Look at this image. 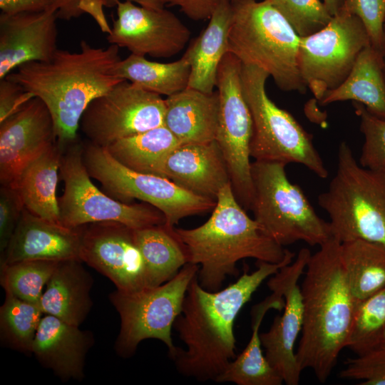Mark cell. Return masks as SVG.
<instances>
[{
  "label": "cell",
  "instance_id": "7",
  "mask_svg": "<svg viewBox=\"0 0 385 385\" xmlns=\"http://www.w3.org/2000/svg\"><path fill=\"white\" fill-rule=\"evenodd\" d=\"M280 163H251L253 199L251 210L264 232L282 247L303 241L321 246L332 236L302 189L292 183Z\"/></svg>",
  "mask_w": 385,
  "mask_h": 385
},
{
  "label": "cell",
  "instance_id": "29",
  "mask_svg": "<svg viewBox=\"0 0 385 385\" xmlns=\"http://www.w3.org/2000/svg\"><path fill=\"white\" fill-rule=\"evenodd\" d=\"M173 228L162 225L135 230V239L144 260L148 287L159 286L171 279L188 263L185 248Z\"/></svg>",
  "mask_w": 385,
  "mask_h": 385
},
{
  "label": "cell",
  "instance_id": "16",
  "mask_svg": "<svg viewBox=\"0 0 385 385\" xmlns=\"http://www.w3.org/2000/svg\"><path fill=\"white\" fill-rule=\"evenodd\" d=\"M81 260L108 278L116 289L130 292L148 287L135 230L118 222L81 226Z\"/></svg>",
  "mask_w": 385,
  "mask_h": 385
},
{
  "label": "cell",
  "instance_id": "38",
  "mask_svg": "<svg viewBox=\"0 0 385 385\" xmlns=\"http://www.w3.org/2000/svg\"><path fill=\"white\" fill-rule=\"evenodd\" d=\"M339 376L360 380L361 385H385V349H378L348 358Z\"/></svg>",
  "mask_w": 385,
  "mask_h": 385
},
{
  "label": "cell",
  "instance_id": "21",
  "mask_svg": "<svg viewBox=\"0 0 385 385\" xmlns=\"http://www.w3.org/2000/svg\"><path fill=\"white\" fill-rule=\"evenodd\" d=\"M161 176L191 193L215 200L220 190L231 183L216 140L180 144L166 158Z\"/></svg>",
  "mask_w": 385,
  "mask_h": 385
},
{
  "label": "cell",
  "instance_id": "12",
  "mask_svg": "<svg viewBox=\"0 0 385 385\" xmlns=\"http://www.w3.org/2000/svg\"><path fill=\"white\" fill-rule=\"evenodd\" d=\"M241 70L242 62L227 52L217 76L219 111L215 140L226 161L237 200L245 210H250L253 199L250 160L253 123L243 94Z\"/></svg>",
  "mask_w": 385,
  "mask_h": 385
},
{
  "label": "cell",
  "instance_id": "44",
  "mask_svg": "<svg viewBox=\"0 0 385 385\" xmlns=\"http://www.w3.org/2000/svg\"><path fill=\"white\" fill-rule=\"evenodd\" d=\"M83 0H54L53 10L56 11L58 19L71 20L82 14L80 4Z\"/></svg>",
  "mask_w": 385,
  "mask_h": 385
},
{
  "label": "cell",
  "instance_id": "51",
  "mask_svg": "<svg viewBox=\"0 0 385 385\" xmlns=\"http://www.w3.org/2000/svg\"><path fill=\"white\" fill-rule=\"evenodd\" d=\"M384 72H385V69H384Z\"/></svg>",
  "mask_w": 385,
  "mask_h": 385
},
{
  "label": "cell",
  "instance_id": "37",
  "mask_svg": "<svg viewBox=\"0 0 385 385\" xmlns=\"http://www.w3.org/2000/svg\"><path fill=\"white\" fill-rule=\"evenodd\" d=\"M353 106L360 118V131L364 138L359 164L381 170L385 166V119L371 114L359 103L353 102Z\"/></svg>",
  "mask_w": 385,
  "mask_h": 385
},
{
  "label": "cell",
  "instance_id": "45",
  "mask_svg": "<svg viewBox=\"0 0 385 385\" xmlns=\"http://www.w3.org/2000/svg\"><path fill=\"white\" fill-rule=\"evenodd\" d=\"M103 6L102 0H83L80 4V9L84 14L90 13L98 21L103 32L110 34L111 28L105 19L102 6Z\"/></svg>",
  "mask_w": 385,
  "mask_h": 385
},
{
  "label": "cell",
  "instance_id": "32",
  "mask_svg": "<svg viewBox=\"0 0 385 385\" xmlns=\"http://www.w3.org/2000/svg\"><path fill=\"white\" fill-rule=\"evenodd\" d=\"M114 73L145 90L169 96L188 86L190 67L183 56L175 61L160 63L130 53L118 63Z\"/></svg>",
  "mask_w": 385,
  "mask_h": 385
},
{
  "label": "cell",
  "instance_id": "33",
  "mask_svg": "<svg viewBox=\"0 0 385 385\" xmlns=\"http://www.w3.org/2000/svg\"><path fill=\"white\" fill-rule=\"evenodd\" d=\"M6 293L0 307L1 341L14 350L31 354L35 335L42 318L40 304Z\"/></svg>",
  "mask_w": 385,
  "mask_h": 385
},
{
  "label": "cell",
  "instance_id": "28",
  "mask_svg": "<svg viewBox=\"0 0 385 385\" xmlns=\"http://www.w3.org/2000/svg\"><path fill=\"white\" fill-rule=\"evenodd\" d=\"M62 150L58 143L22 171L16 188L31 213L61 223L56 187Z\"/></svg>",
  "mask_w": 385,
  "mask_h": 385
},
{
  "label": "cell",
  "instance_id": "23",
  "mask_svg": "<svg viewBox=\"0 0 385 385\" xmlns=\"http://www.w3.org/2000/svg\"><path fill=\"white\" fill-rule=\"evenodd\" d=\"M232 20L231 0H220L206 28L183 56L190 67L188 87L207 93L214 92L220 64L229 52Z\"/></svg>",
  "mask_w": 385,
  "mask_h": 385
},
{
  "label": "cell",
  "instance_id": "47",
  "mask_svg": "<svg viewBox=\"0 0 385 385\" xmlns=\"http://www.w3.org/2000/svg\"><path fill=\"white\" fill-rule=\"evenodd\" d=\"M331 16L338 14L343 5L344 0H322Z\"/></svg>",
  "mask_w": 385,
  "mask_h": 385
},
{
  "label": "cell",
  "instance_id": "50",
  "mask_svg": "<svg viewBox=\"0 0 385 385\" xmlns=\"http://www.w3.org/2000/svg\"><path fill=\"white\" fill-rule=\"evenodd\" d=\"M385 173V166L381 170Z\"/></svg>",
  "mask_w": 385,
  "mask_h": 385
},
{
  "label": "cell",
  "instance_id": "36",
  "mask_svg": "<svg viewBox=\"0 0 385 385\" xmlns=\"http://www.w3.org/2000/svg\"><path fill=\"white\" fill-rule=\"evenodd\" d=\"M300 36L314 34L332 18L320 0H270Z\"/></svg>",
  "mask_w": 385,
  "mask_h": 385
},
{
  "label": "cell",
  "instance_id": "41",
  "mask_svg": "<svg viewBox=\"0 0 385 385\" xmlns=\"http://www.w3.org/2000/svg\"><path fill=\"white\" fill-rule=\"evenodd\" d=\"M34 96L7 78L0 80V123L19 111Z\"/></svg>",
  "mask_w": 385,
  "mask_h": 385
},
{
  "label": "cell",
  "instance_id": "3",
  "mask_svg": "<svg viewBox=\"0 0 385 385\" xmlns=\"http://www.w3.org/2000/svg\"><path fill=\"white\" fill-rule=\"evenodd\" d=\"M341 242L332 237L311 255L300 287L303 325L296 357L325 383L346 347L357 303L342 263Z\"/></svg>",
  "mask_w": 385,
  "mask_h": 385
},
{
  "label": "cell",
  "instance_id": "49",
  "mask_svg": "<svg viewBox=\"0 0 385 385\" xmlns=\"http://www.w3.org/2000/svg\"><path fill=\"white\" fill-rule=\"evenodd\" d=\"M385 349V330L381 337L380 342L379 343V345L376 349ZM375 350V349H374Z\"/></svg>",
  "mask_w": 385,
  "mask_h": 385
},
{
  "label": "cell",
  "instance_id": "5",
  "mask_svg": "<svg viewBox=\"0 0 385 385\" xmlns=\"http://www.w3.org/2000/svg\"><path fill=\"white\" fill-rule=\"evenodd\" d=\"M228 51L243 64L257 66L284 91L306 92L300 74V36L270 0H231Z\"/></svg>",
  "mask_w": 385,
  "mask_h": 385
},
{
  "label": "cell",
  "instance_id": "35",
  "mask_svg": "<svg viewBox=\"0 0 385 385\" xmlns=\"http://www.w3.org/2000/svg\"><path fill=\"white\" fill-rule=\"evenodd\" d=\"M385 330V287L359 302L346 347L357 356L376 349Z\"/></svg>",
  "mask_w": 385,
  "mask_h": 385
},
{
  "label": "cell",
  "instance_id": "1",
  "mask_svg": "<svg viewBox=\"0 0 385 385\" xmlns=\"http://www.w3.org/2000/svg\"><path fill=\"white\" fill-rule=\"evenodd\" d=\"M294 256L290 251L279 263L257 261L256 270H245L235 282L218 291L204 289L197 276L193 278L173 324L186 346H177L170 356L179 373L200 381H215L236 357L234 324L239 312L262 283Z\"/></svg>",
  "mask_w": 385,
  "mask_h": 385
},
{
  "label": "cell",
  "instance_id": "15",
  "mask_svg": "<svg viewBox=\"0 0 385 385\" xmlns=\"http://www.w3.org/2000/svg\"><path fill=\"white\" fill-rule=\"evenodd\" d=\"M311 255L308 248H302L294 261L280 268L267 281L269 289L282 296L284 312L282 315L276 316L270 329L260 336L267 359L287 385H297L302 372L294 351L304 317L298 282Z\"/></svg>",
  "mask_w": 385,
  "mask_h": 385
},
{
  "label": "cell",
  "instance_id": "43",
  "mask_svg": "<svg viewBox=\"0 0 385 385\" xmlns=\"http://www.w3.org/2000/svg\"><path fill=\"white\" fill-rule=\"evenodd\" d=\"M53 2L54 0H0V9L6 14L53 11Z\"/></svg>",
  "mask_w": 385,
  "mask_h": 385
},
{
  "label": "cell",
  "instance_id": "19",
  "mask_svg": "<svg viewBox=\"0 0 385 385\" xmlns=\"http://www.w3.org/2000/svg\"><path fill=\"white\" fill-rule=\"evenodd\" d=\"M56 11L0 14V80L29 61H47L57 48Z\"/></svg>",
  "mask_w": 385,
  "mask_h": 385
},
{
  "label": "cell",
  "instance_id": "10",
  "mask_svg": "<svg viewBox=\"0 0 385 385\" xmlns=\"http://www.w3.org/2000/svg\"><path fill=\"white\" fill-rule=\"evenodd\" d=\"M83 159L91 178L110 196L127 202L133 199L149 204L165 216V225L173 228L184 217L213 210L216 200L191 193L166 178L130 170L116 160L106 148L89 142Z\"/></svg>",
  "mask_w": 385,
  "mask_h": 385
},
{
  "label": "cell",
  "instance_id": "22",
  "mask_svg": "<svg viewBox=\"0 0 385 385\" xmlns=\"http://www.w3.org/2000/svg\"><path fill=\"white\" fill-rule=\"evenodd\" d=\"M93 344L94 337L88 330L46 314L37 329L31 354L61 379L81 380L86 356Z\"/></svg>",
  "mask_w": 385,
  "mask_h": 385
},
{
  "label": "cell",
  "instance_id": "18",
  "mask_svg": "<svg viewBox=\"0 0 385 385\" xmlns=\"http://www.w3.org/2000/svg\"><path fill=\"white\" fill-rule=\"evenodd\" d=\"M57 142L46 105L34 97L0 123V182L15 188L24 168Z\"/></svg>",
  "mask_w": 385,
  "mask_h": 385
},
{
  "label": "cell",
  "instance_id": "24",
  "mask_svg": "<svg viewBox=\"0 0 385 385\" xmlns=\"http://www.w3.org/2000/svg\"><path fill=\"white\" fill-rule=\"evenodd\" d=\"M164 125L180 144L205 143L215 140L219 98L211 93L187 87L165 99Z\"/></svg>",
  "mask_w": 385,
  "mask_h": 385
},
{
  "label": "cell",
  "instance_id": "31",
  "mask_svg": "<svg viewBox=\"0 0 385 385\" xmlns=\"http://www.w3.org/2000/svg\"><path fill=\"white\" fill-rule=\"evenodd\" d=\"M340 255L357 304L385 287V247L354 240L341 242Z\"/></svg>",
  "mask_w": 385,
  "mask_h": 385
},
{
  "label": "cell",
  "instance_id": "14",
  "mask_svg": "<svg viewBox=\"0 0 385 385\" xmlns=\"http://www.w3.org/2000/svg\"><path fill=\"white\" fill-rule=\"evenodd\" d=\"M165 99L123 80L93 99L84 111L79 128L93 144L113 143L164 125Z\"/></svg>",
  "mask_w": 385,
  "mask_h": 385
},
{
  "label": "cell",
  "instance_id": "11",
  "mask_svg": "<svg viewBox=\"0 0 385 385\" xmlns=\"http://www.w3.org/2000/svg\"><path fill=\"white\" fill-rule=\"evenodd\" d=\"M67 147L62 148L59 168L64 184L63 195L58 197L63 225L76 228L112 221L138 230L165 224L164 215L155 207L124 202L101 191L91 181L84 164L83 145L76 140Z\"/></svg>",
  "mask_w": 385,
  "mask_h": 385
},
{
  "label": "cell",
  "instance_id": "20",
  "mask_svg": "<svg viewBox=\"0 0 385 385\" xmlns=\"http://www.w3.org/2000/svg\"><path fill=\"white\" fill-rule=\"evenodd\" d=\"M81 227H68L43 219L24 208L5 251L1 255L0 264L36 260H81Z\"/></svg>",
  "mask_w": 385,
  "mask_h": 385
},
{
  "label": "cell",
  "instance_id": "42",
  "mask_svg": "<svg viewBox=\"0 0 385 385\" xmlns=\"http://www.w3.org/2000/svg\"><path fill=\"white\" fill-rule=\"evenodd\" d=\"M220 0H165L166 4L175 6L193 21L209 19Z\"/></svg>",
  "mask_w": 385,
  "mask_h": 385
},
{
  "label": "cell",
  "instance_id": "8",
  "mask_svg": "<svg viewBox=\"0 0 385 385\" xmlns=\"http://www.w3.org/2000/svg\"><path fill=\"white\" fill-rule=\"evenodd\" d=\"M269 77L264 70L242 63V87L253 123L250 156L257 161L301 164L319 178H327L328 170L312 135L269 98Z\"/></svg>",
  "mask_w": 385,
  "mask_h": 385
},
{
  "label": "cell",
  "instance_id": "13",
  "mask_svg": "<svg viewBox=\"0 0 385 385\" xmlns=\"http://www.w3.org/2000/svg\"><path fill=\"white\" fill-rule=\"evenodd\" d=\"M369 44L370 38L361 21L342 11L319 31L300 37V74L317 100L346 79L359 53Z\"/></svg>",
  "mask_w": 385,
  "mask_h": 385
},
{
  "label": "cell",
  "instance_id": "17",
  "mask_svg": "<svg viewBox=\"0 0 385 385\" xmlns=\"http://www.w3.org/2000/svg\"><path fill=\"white\" fill-rule=\"evenodd\" d=\"M117 18L106 39L131 53L153 58H170L188 43L190 31L172 11L152 9L119 0Z\"/></svg>",
  "mask_w": 385,
  "mask_h": 385
},
{
  "label": "cell",
  "instance_id": "46",
  "mask_svg": "<svg viewBox=\"0 0 385 385\" xmlns=\"http://www.w3.org/2000/svg\"><path fill=\"white\" fill-rule=\"evenodd\" d=\"M103 6L106 7H113L117 5L119 0H102ZM135 3L139 6L152 9H164L166 4L165 0H123Z\"/></svg>",
  "mask_w": 385,
  "mask_h": 385
},
{
  "label": "cell",
  "instance_id": "48",
  "mask_svg": "<svg viewBox=\"0 0 385 385\" xmlns=\"http://www.w3.org/2000/svg\"><path fill=\"white\" fill-rule=\"evenodd\" d=\"M379 51L381 52L382 57L385 61V23L384 24L382 39H381V46L379 48Z\"/></svg>",
  "mask_w": 385,
  "mask_h": 385
},
{
  "label": "cell",
  "instance_id": "6",
  "mask_svg": "<svg viewBox=\"0 0 385 385\" xmlns=\"http://www.w3.org/2000/svg\"><path fill=\"white\" fill-rule=\"evenodd\" d=\"M318 204L329 217L333 237L385 247V173L361 166L345 141L339 146L336 173Z\"/></svg>",
  "mask_w": 385,
  "mask_h": 385
},
{
  "label": "cell",
  "instance_id": "27",
  "mask_svg": "<svg viewBox=\"0 0 385 385\" xmlns=\"http://www.w3.org/2000/svg\"><path fill=\"white\" fill-rule=\"evenodd\" d=\"M284 302L276 292L254 305L251 310V338L244 350L232 360L215 379V382H232L237 385H281L284 381L270 365L262 349L259 333L263 318L268 310H282Z\"/></svg>",
  "mask_w": 385,
  "mask_h": 385
},
{
  "label": "cell",
  "instance_id": "40",
  "mask_svg": "<svg viewBox=\"0 0 385 385\" xmlns=\"http://www.w3.org/2000/svg\"><path fill=\"white\" fill-rule=\"evenodd\" d=\"M24 205L18 190L1 185L0 189V251H5L21 217Z\"/></svg>",
  "mask_w": 385,
  "mask_h": 385
},
{
  "label": "cell",
  "instance_id": "4",
  "mask_svg": "<svg viewBox=\"0 0 385 385\" xmlns=\"http://www.w3.org/2000/svg\"><path fill=\"white\" fill-rule=\"evenodd\" d=\"M188 263L199 265L197 280L208 291L221 289L228 276L237 277V263L245 258L279 263L290 252L270 237L239 203L231 183L219 192L210 218L192 229L173 228Z\"/></svg>",
  "mask_w": 385,
  "mask_h": 385
},
{
  "label": "cell",
  "instance_id": "34",
  "mask_svg": "<svg viewBox=\"0 0 385 385\" xmlns=\"http://www.w3.org/2000/svg\"><path fill=\"white\" fill-rule=\"evenodd\" d=\"M59 262L36 260L1 265V285L5 292L24 301L40 304L43 287Z\"/></svg>",
  "mask_w": 385,
  "mask_h": 385
},
{
  "label": "cell",
  "instance_id": "9",
  "mask_svg": "<svg viewBox=\"0 0 385 385\" xmlns=\"http://www.w3.org/2000/svg\"><path fill=\"white\" fill-rule=\"evenodd\" d=\"M199 265L187 263L168 282L135 292L115 289L109 299L120 318V328L115 343L116 353L124 358L133 356L138 344L148 339L163 342L170 357L176 346L172 328L181 313L189 284L197 276Z\"/></svg>",
  "mask_w": 385,
  "mask_h": 385
},
{
  "label": "cell",
  "instance_id": "2",
  "mask_svg": "<svg viewBox=\"0 0 385 385\" xmlns=\"http://www.w3.org/2000/svg\"><path fill=\"white\" fill-rule=\"evenodd\" d=\"M120 60L118 46L94 47L81 40L78 52L58 48L50 60L25 63L5 78L43 101L63 148L77 140L88 104L123 81L114 73Z\"/></svg>",
  "mask_w": 385,
  "mask_h": 385
},
{
  "label": "cell",
  "instance_id": "25",
  "mask_svg": "<svg viewBox=\"0 0 385 385\" xmlns=\"http://www.w3.org/2000/svg\"><path fill=\"white\" fill-rule=\"evenodd\" d=\"M79 260L59 262L40 301L45 314L80 326L92 306L93 280Z\"/></svg>",
  "mask_w": 385,
  "mask_h": 385
},
{
  "label": "cell",
  "instance_id": "30",
  "mask_svg": "<svg viewBox=\"0 0 385 385\" xmlns=\"http://www.w3.org/2000/svg\"><path fill=\"white\" fill-rule=\"evenodd\" d=\"M179 145L171 131L161 125L120 139L106 148L125 167L161 176L166 158Z\"/></svg>",
  "mask_w": 385,
  "mask_h": 385
},
{
  "label": "cell",
  "instance_id": "26",
  "mask_svg": "<svg viewBox=\"0 0 385 385\" xmlns=\"http://www.w3.org/2000/svg\"><path fill=\"white\" fill-rule=\"evenodd\" d=\"M385 61L371 44L359 53L350 73L336 88L319 101L325 106L345 101L357 102L371 114L385 119Z\"/></svg>",
  "mask_w": 385,
  "mask_h": 385
},
{
  "label": "cell",
  "instance_id": "39",
  "mask_svg": "<svg viewBox=\"0 0 385 385\" xmlns=\"http://www.w3.org/2000/svg\"><path fill=\"white\" fill-rule=\"evenodd\" d=\"M340 11L361 21L371 45L379 51L385 23V0H344Z\"/></svg>",
  "mask_w": 385,
  "mask_h": 385
}]
</instances>
